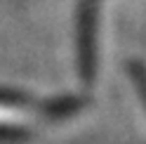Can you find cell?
Here are the masks:
<instances>
[{
	"instance_id": "6da1fadb",
	"label": "cell",
	"mask_w": 146,
	"mask_h": 144,
	"mask_svg": "<svg viewBox=\"0 0 146 144\" xmlns=\"http://www.w3.org/2000/svg\"><path fill=\"white\" fill-rule=\"evenodd\" d=\"M24 121V113L14 106H0V128H7V125H19Z\"/></svg>"
}]
</instances>
